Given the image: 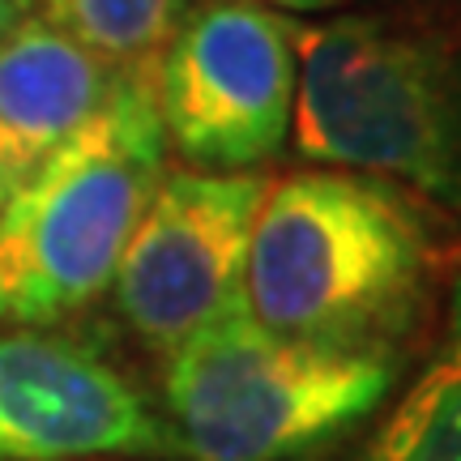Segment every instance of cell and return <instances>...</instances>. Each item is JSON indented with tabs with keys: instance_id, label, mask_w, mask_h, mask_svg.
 Instances as JSON below:
<instances>
[{
	"instance_id": "9",
	"label": "cell",
	"mask_w": 461,
	"mask_h": 461,
	"mask_svg": "<svg viewBox=\"0 0 461 461\" xmlns=\"http://www.w3.org/2000/svg\"><path fill=\"white\" fill-rule=\"evenodd\" d=\"M355 461H461V274L448 291L436 355Z\"/></svg>"
},
{
	"instance_id": "11",
	"label": "cell",
	"mask_w": 461,
	"mask_h": 461,
	"mask_svg": "<svg viewBox=\"0 0 461 461\" xmlns=\"http://www.w3.org/2000/svg\"><path fill=\"white\" fill-rule=\"evenodd\" d=\"M269 9H291V14H330L342 0H261Z\"/></svg>"
},
{
	"instance_id": "10",
	"label": "cell",
	"mask_w": 461,
	"mask_h": 461,
	"mask_svg": "<svg viewBox=\"0 0 461 461\" xmlns=\"http://www.w3.org/2000/svg\"><path fill=\"white\" fill-rule=\"evenodd\" d=\"M193 0H34L31 14L99 56L103 65H154Z\"/></svg>"
},
{
	"instance_id": "2",
	"label": "cell",
	"mask_w": 461,
	"mask_h": 461,
	"mask_svg": "<svg viewBox=\"0 0 461 461\" xmlns=\"http://www.w3.org/2000/svg\"><path fill=\"white\" fill-rule=\"evenodd\" d=\"M299 158L393 184L461 230V0L299 26Z\"/></svg>"
},
{
	"instance_id": "8",
	"label": "cell",
	"mask_w": 461,
	"mask_h": 461,
	"mask_svg": "<svg viewBox=\"0 0 461 461\" xmlns=\"http://www.w3.org/2000/svg\"><path fill=\"white\" fill-rule=\"evenodd\" d=\"M115 68L39 14L0 39V205L99 112Z\"/></svg>"
},
{
	"instance_id": "13",
	"label": "cell",
	"mask_w": 461,
	"mask_h": 461,
	"mask_svg": "<svg viewBox=\"0 0 461 461\" xmlns=\"http://www.w3.org/2000/svg\"><path fill=\"white\" fill-rule=\"evenodd\" d=\"M376 5H440V0H376Z\"/></svg>"
},
{
	"instance_id": "14",
	"label": "cell",
	"mask_w": 461,
	"mask_h": 461,
	"mask_svg": "<svg viewBox=\"0 0 461 461\" xmlns=\"http://www.w3.org/2000/svg\"><path fill=\"white\" fill-rule=\"evenodd\" d=\"M14 5L22 9V14H31V9H34V0H14Z\"/></svg>"
},
{
	"instance_id": "1",
	"label": "cell",
	"mask_w": 461,
	"mask_h": 461,
	"mask_svg": "<svg viewBox=\"0 0 461 461\" xmlns=\"http://www.w3.org/2000/svg\"><path fill=\"white\" fill-rule=\"evenodd\" d=\"M393 184L303 167L269 180L252 227L244 308L265 330L397 359L436 303L440 235Z\"/></svg>"
},
{
	"instance_id": "6",
	"label": "cell",
	"mask_w": 461,
	"mask_h": 461,
	"mask_svg": "<svg viewBox=\"0 0 461 461\" xmlns=\"http://www.w3.org/2000/svg\"><path fill=\"white\" fill-rule=\"evenodd\" d=\"M265 171H163L107 286L124 330L171 355L201 325L244 308V269Z\"/></svg>"
},
{
	"instance_id": "4",
	"label": "cell",
	"mask_w": 461,
	"mask_h": 461,
	"mask_svg": "<svg viewBox=\"0 0 461 461\" xmlns=\"http://www.w3.org/2000/svg\"><path fill=\"white\" fill-rule=\"evenodd\" d=\"M163 359V419L184 461H308L372 419L397 380V359L282 338L248 308Z\"/></svg>"
},
{
	"instance_id": "12",
	"label": "cell",
	"mask_w": 461,
	"mask_h": 461,
	"mask_svg": "<svg viewBox=\"0 0 461 461\" xmlns=\"http://www.w3.org/2000/svg\"><path fill=\"white\" fill-rule=\"evenodd\" d=\"M17 17H22V9H17L14 0H0V39L17 26Z\"/></svg>"
},
{
	"instance_id": "5",
	"label": "cell",
	"mask_w": 461,
	"mask_h": 461,
	"mask_svg": "<svg viewBox=\"0 0 461 461\" xmlns=\"http://www.w3.org/2000/svg\"><path fill=\"white\" fill-rule=\"evenodd\" d=\"M299 26L261 0H197L154 60L167 154L197 171L274 163L295 124Z\"/></svg>"
},
{
	"instance_id": "3",
	"label": "cell",
	"mask_w": 461,
	"mask_h": 461,
	"mask_svg": "<svg viewBox=\"0 0 461 461\" xmlns=\"http://www.w3.org/2000/svg\"><path fill=\"white\" fill-rule=\"evenodd\" d=\"M163 171L154 65L115 68L99 112L0 205V325L51 330L95 308Z\"/></svg>"
},
{
	"instance_id": "7",
	"label": "cell",
	"mask_w": 461,
	"mask_h": 461,
	"mask_svg": "<svg viewBox=\"0 0 461 461\" xmlns=\"http://www.w3.org/2000/svg\"><path fill=\"white\" fill-rule=\"evenodd\" d=\"M99 457H176V440L149 397L95 346L0 325V461Z\"/></svg>"
}]
</instances>
